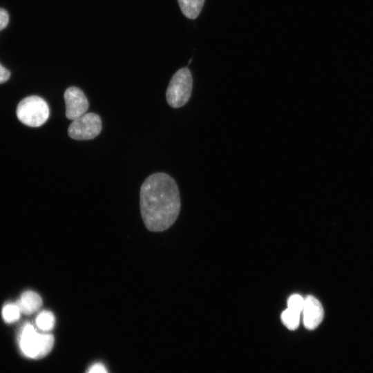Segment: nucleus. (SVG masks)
Wrapping results in <instances>:
<instances>
[{
  "label": "nucleus",
  "mask_w": 373,
  "mask_h": 373,
  "mask_svg": "<svg viewBox=\"0 0 373 373\" xmlns=\"http://www.w3.org/2000/svg\"><path fill=\"white\" fill-rule=\"evenodd\" d=\"M180 209V197L175 180L166 173L149 175L140 189V211L146 227L162 231L176 220Z\"/></svg>",
  "instance_id": "obj_1"
},
{
  "label": "nucleus",
  "mask_w": 373,
  "mask_h": 373,
  "mask_svg": "<svg viewBox=\"0 0 373 373\" xmlns=\"http://www.w3.org/2000/svg\"><path fill=\"white\" fill-rule=\"evenodd\" d=\"M19 345L25 356L39 359L51 351L54 345V336L51 334L37 332L34 326L28 323L21 330Z\"/></svg>",
  "instance_id": "obj_2"
},
{
  "label": "nucleus",
  "mask_w": 373,
  "mask_h": 373,
  "mask_svg": "<svg viewBox=\"0 0 373 373\" xmlns=\"http://www.w3.org/2000/svg\"><path fill=\"white\" fill-rule=\"evenodd\" d=\"M16 114L23 124L30 127H39L48 119L49 107L46 102L37 95L23 99L17 105Z\"/></svg>",
  "instance_id": "obj_3"
},
{
  "label": "nucleus",
  "mask_w": 373,
  "mask_h": 373,
  "mask_svg": "<svg viewBox=\"0 0 373 373\" xmlns=\"http://www.w3.org/2000/svg\"><path fill=\"white\" fill-rule=\"evenodd\" d=\"M192 86V76L188 68L184 67L175 72L169 82L166 92L169 105L174 108L185 105L190 99Z\"/></svg>",
  "instance_id": "obj_4"
},
{
  "label": "nucleus",
  "mask_w": 373,
  "mask_h": 373,
  "mask_svg": "<svg viewBox=\"0 0 373 373\" xmlns=\"http://www.w3.org/2000/svg\"><path fill=\"white\" fill-rule=\"evenodd\" d=\"M102 120L93 113H85L74 119L68 128L69 137L76 140H91L102 131Z\"/></svg>",
  "instance_id": "obj_5"
},
{
  "label": "nucleus",
  "mask_w": 373,
  "mask_h": 373,
  "mask_svg": "<svg viewBox=\"0 0 373 373\" xmlns=\"http://www.w3.org/2000/svg\"><path fill=\"white\" fill-rule=\"evenodd\" d=\"M66 116L74 120L86 113L88 108V99L83 91L77 87L68 88L64 94Z\"/></svg>",
  "instance_id": "obj_6"
},
{
  "label": "nucleus",
  "mask_w": 373,
  "mask_h": 373,
  "mask_svg": "<svg viewBox=\"0 0 373 373\" xmlns=\"http://www.w3.org/2000/svg\"><path fill=\"white\" fill-rule=\"evenodd\" d=\"M302 314L305 327L313 330L322 322L324 315L323 306L317 298L309 295L305 298Z\"/></svg>",
  "instance_id": "obj_7"
},
{
  "label": "nucleus",
  "mask_w": 373,
  "mask_h": 373,
  "mask_svg": "<svg viewBox=\"0 0 373 373\" xmlns=\"http://www.w3.org/2000/svg\"><path fill=\"white\" fill-rule=\"evenodd\" d=\"M21 313L29 315L37 311L42 305L40 296L33 291L23 292L16 303Z\"/></svg>",
  "instance_id": "obj_8"
},
{
  "label": "nucleus",
  "mask_w": 373,
  "mask_h": 373,
  "mask_svg": "<svg viewBox=\"0 0 373 373\" xmlns=\"http://www.w3.org/2000/svg\"><path fill=\"white\" fill-rule=\"evenodd\" d=\"M178 1L183 15L189 19H194L199 15L204 0H178Z\"/></svg>",
  "instance_id": "obj_9"
},
{
  "label": "nucleus",
  "mask_w": 373,
  "mask_h": 373,
  "mask_svg": "<svg viewBox=\"0 0 373 373\" xmlns=\"http://www.w3.org/2000/svg\"><path fill=\"white\" fill-rule=\"evenodd\" d=\"M302 312L289 307H287L281 314V321L286 327L290 330L298 328Z\"/></svg>",
  "instance_id": "obj_10"
},
{
  "label": "nucleus",
  "mask_w": 373,
  "mask_h": 373,
  "mask_svg": "<svg viewBox=\"0 0 373 373\" xmlns=\"http://www.w3.org/2000/svg\"><path fill=\"white\" fill-rule=\"evenodd\" d=\"M37 327L43 332H49L55 326V318L50 311H42L36 318Z\"/></svg>",
  "instance_id": "obj_11"
},
{
  "label": "nucleus",
  "mask_w": 373,
  "mask_h": 373,
  "mask_svg": "<svg viewBox=\"0 0 373 373\" xmlns=\"http://www.w3.org/2000/svg\"><path fill=\"white\" fill-rule=\"evenodd\" d=\"M21 311L17 304H7L2 310V316L5 322L12 323L17 321L21 315Z\"/></svg>",
  "instance_id": "obj_12"
},
{
  "label": "nucleus",
  "mask_w": 373,
  "mask_h": 373,
  "mask_svg": "<svg viewBox=\"0 0 373 373\" xmlns=\"http://www.w3.org/2000/svg\"><path fill=\"white\" fill-rule=\"evenodd\" d=\"M305 298L300 295L295 294L289 296L287 300V307L298 310L302 312Z\"/></svg>",
  "instance_id": "obj_13"
},
{
  "label": "nucleus",
  "mask_w": 373,
  "mask_h": 373,
  "mask_svg": "<svg viewBox=\"0 0 373 373\" xmlns=\"http://www.w3.org/2000/svg\"><path fill=\"white\" fill-rule=\"evenodd\" d=\"M9 15L8 12L0 8V30L4 29L8 24Z\"/></svg>",
  "instance_id": "obj_14"
},
{
  "label": "nucleus",
  "mask_w": 373,
  "mask_h": 373,
  "mask_svg": "<svg viewBox=\"0 0 373 373\" xmlns=\"http://www.w3.org/2000/svg\"><path fill=\"white\" fill-rule=\"evenodd\" d=\"M86 373H108L102 363H95L90 366Z\"/></svg>",
  "instance_id": "obj_15"
},
{
  "label": "nucleus",
  "mask_w": 373,
  "mask_h": 373,
  "mask_svg": "<svg viewBox=\"0 0 373 373\" xmlns=\"http://www.w3.org/2000/svg\"><path fill=\"white\" fill-rule=\"evenodd\" d=\"M10 77V72L0 64V84L8 80Z\"/></svg>",
  "instance_id": "obj_16"
}]
</instances>
